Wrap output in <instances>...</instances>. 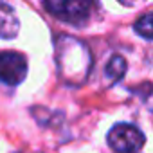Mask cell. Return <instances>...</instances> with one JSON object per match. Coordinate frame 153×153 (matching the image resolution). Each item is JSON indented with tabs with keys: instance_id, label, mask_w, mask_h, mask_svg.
Instances as JSON below:
<instances>
[{
	"instance_id": "cell-1",
	"label": "cell",
	"mask_w": 153,
	"mask_h": 153,
	"mask_svg": "<svg viewBox=\"0 0 153 153\" xmlns=\"http://www.w3.org/2000/svg\"><path fill=\"white\" fill-rule=\"evenodd\" d=\"M56 65L65 83L83 85L92 68V54L85 42L63 34L56 38Z\"/></svg>"
},
{
	"instance_id": "cell-2",
	"label": "cell",
	"mask_w": 153,
	"mask_h": 153,
	"mask_svg": "<svg viewBox=\"0 0 153 153\" xmlns=\"http://www.w3.org/2000/svg\"><path fill=\"white\" fill-rule=\"evenodd\" d=\"M43 7L54 18L79 27V25H85L92 16L94 4L83 2V0H52V2H43Z\"/></svg>"
},
{
	"instance_id": "cell-3",
	"label": "cell",
	"mask_w": 153,
	"mask_h": 153,
	"mask_svg": "<svg viewBox=\"0 0 153 153\" xmlns=\"http://www.w3.org/2000/svg\"><path fill=\"white\" fill-rule=\"evenodd\" d=\"M144 133L128 123L115 124L108 133V146L115 153H137L144 146Z\"/></svg>"
},
{
	"instance_id": "cell-4",
	"label": "cell",
	"mask_w": 153,
	"mask_h": 153,
	"mask_svg": "<svg viewBox=\"0 0 153 153\" xmlns=\"http://www.w3.org/2000/svg\"><path fill=\"white\" fill-rule=\"evenodd\" d=\"M27 76V59L15 51L0 52V81L9 87L20 85Z\"/></svg>"
},
{
	"instance_id": "cell-5",
	"label": "cell",
	"mask_w": 153,
	"mask_h": 153,
	"mask_svg": "<svg viewBox=\"0 0 153 153\" xmlns=\"http://www.w3.org/2000/svg\"><path fill=\"white\" fill-rule=\"evenodd\" d=\"M18 18L15 15V9L9 4L0 2V38H15L18 34Z\"/></svg>"
},
{
	"instance_id": "cell-6",
	"label": "cell",
	"mask_w": 153,
	"mask_h": 153,
	"mask_svg": "<svg viewBox=\"0 0 153 153\" xmlns=\"http://www.w3.org/2000/svg\"><path fill=\"white\" fill-rule=\"evenodd\" d=\"M126 59L123 58V56H112L110 58V61L106 63V67H105V76H106V79L110 81V83H117L123 76L126 74Z\"/></svg>"
},
{
	"instance_id": "cell-7",
	"label": "cell",
	"mask_w": 153,
	"mask_h": 153,
	"mask_svg": "<svg viewBox=\"0 0 153 153\" xmlns=\"http://www.w3.org/2000/svg\"><path fill=\"white\" fill-rule=\"evenodd\" d=\"M133 29L139 36L146 38V40H153V13H146L142 15L135 24Z\"/></svg>"
},
{
	"instance_id": "cell-8",
	"label": "cell",
	"mask_w": 153,
	"mask_h": 153,
	"mask_svg": "<svg viewBox=\"0 0 153 153\" xmlns=\"http://www.w3.org/2000/svg\"><path fill=\"white\" fill-rule=\"evenodd\" d=\"M146 106H148V110H149V114L153 117V90L146 96Z\"/></svg>"
}]
</instances>
